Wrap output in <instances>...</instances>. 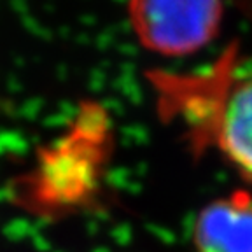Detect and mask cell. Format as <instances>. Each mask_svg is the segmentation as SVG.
I'll use <instances>...</instances> for the list:
<instances>
[{
  "instance_id": "1",
  "label": "cell",
  "mask_w": 252,
  "mask_h": 252,
  "mask_svg": "<svg viewBox=\"0 0 252 252\" xmlns=\"http://www.w3.org/2000/svg\"><path fill=\"white\" fill-rule=\"evenodd\" d=\"M186 102L196 103V112L186 118L198 140L212 144L252 182V72L228 79L220 70L212 72L196 86V93L188 90Z\"/></svg>"
},
{
  "instance_id": "2",
  "label": "cell",
  "mask_w": 252,
  "mask_h": 252,
  "mask_svg": "<svg viewBox=\"0 0 252 252\" xmlns=\"http://www.w3.org/2000/svg\"><path fill=\"white\" fill-rule=\"evenodd\" d=\"M128 23L138 44L159 56H188L209 46L224 20L220 2H161L128 4Z\"/></svg>"
},
{
  "instance_id": "3",
  "label": "cell",
  "mask_w": 252,
  "mask_h": 252,
  "mask_svg": "<svg viewBox=\"0 0 252 252\" xmlns=\"http://www.w3.org/2000/svg\"><path fill=\"white\" fill-rule=\"evenodd\" d=\"M191 238L196 252H252V194L236 189L207 203Z\"/></svg>"
}]
</instances>
